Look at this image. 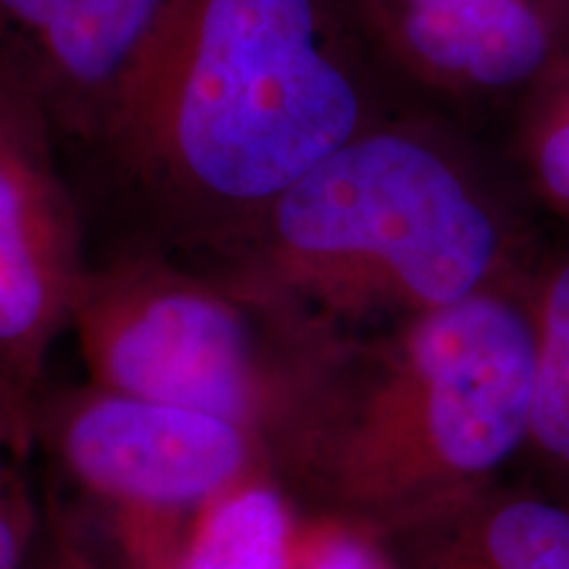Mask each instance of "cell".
<instances>
[{
	"label": "cell",
	"mask_w": 569,
	"mask_h": 569,
	"mask_svg": "<svg viewBox=\"0 0 569 569\" xmlns=\"http://www.w3.org/2000/svg\"><path fill=\"white\" fill-rule=\"evenodd\" d=\"M496 569H569V515L549 503L519 501L488 528Z\"/></svg>",
	"instance_id": "7c38bea8"
},
{
	"label": "cell",
	"mask_w": 569,
	"mask_h": 569,
	"mask_svg": "<svg viewBox=\"0 0 569 569\" xmlns=\"http://www.w3.org/2000/svg\"><path fill=\"white\" fill-rule=\"evenodd\" d=\"M538 322V382L530 432L569 465V261L549 274L532 303Z\"/></svg>",
	"instance_id": "8fae6325"
},
{
	"label": "cell",
	"mask_w": 569,
	"mask_h": 569,
	"mask_svg": "<svg viewBox=\"0 0 569 569\" xmlns=\"http://www.w3.org/2000/svg\"><path fill=\"white\" fill-rule=\"evenodd\" d=\"M290 569H382V565L359 538L330 536L293 557Z\"/></svg>",
	"instance_id": "5bb4252c"
},
{
	"label": "cell",
	"mask_w": 569,
	"mask_h": 569,
	"mask_svg": "<svg viewBox=\"0 0 569 569\" xmlns=\"http://www.w3.org/2000/svg\"><path fill=\"white\" fill-rule=\"evenodd\" d=\"M498 167L469 127L401 109L303 174L232 248L234 269L317 317L457 303L498 284L507 256Z\"/></svg>",
	"instance_id": "7a4b0ae2"
},
{
	"label": "cell",
	"mask_w": 569,
	"mask_h": 569,
	"mask_svg": "<svg viewBox=\"0 0 569 569\" xmlns=\"http://www.w3.org/2000/svg\"><path fill=\"white\" fill-rule=\"evenodd\" d=\"M401 109L348 0H182L98 153L180 238L230 253L319 161Z\"/></svg>",
	"instance_id": "6da1fadb"
},
{
	"label": "cell",
	"mask_w": 569,
	"mask_h": 569,
	"mask_svg": "<svg viewBox=\"0 0 569 569\" xmlns=\"http://www.w3.org/2000/svg\"><path fill=\"white\" fill-rule=\"evenodd\" d=\"M293 522L269 486L227 488L211 498L177 569H290Z\"/></svg>",
	"instance_id": "9c48e42d"
},
{
	"label": "cell",
	"mask_w": 569,
	"mask_h": 569,
	"mask_svg": "<svg viewBox=\"0 0 569 569\" xmlns=\"http://www.w3.org/2000/svg\"><path fill=\"white\" fill-rule=\"evenodd\" d=\"M396 390L415 398L427 457L451 475L501 465L530 432L538 382L536 309L498 284L411 317Z\"/></svg>",
	"instance_id": "277c9868"
},
{
	"label": "cell",
	"mask_w": 569,
	"mask_h": 569,
	"mask_svg": "<svg viewBox=\"0 0 569 569\" xmlns=\"http://www.w3.org/2000/svg\"><path fill=\"white\" fill-rule=\"evenodd\" d=\"M21 546H24V530H21L19 511L0 486V569L19 567Z\"/></svg>",
	"instance_id": "9a60e30c"
},
{
	"label": "cell",
	"mask_w": 569,
	"mask_h": 569,
	"mask_svg": "<svg viewBox=\"0 0 569 569\" xmlns=\"http://www.w3.org/2000/svg\"><path fill=\"white\" fill-rule=\"evenodd\" d=\"M71 322L111 393L238 425L327 346L322 317L267 282L159 261L88 272Z\"/></svg>",
	"instance_id": "3957f363"
},
{
	"label": "cell",
	"mask_w": 569,
	"mask_h": 569,
	"mask_svg": "<svg viewBox=\"0 0 569 569\" xmlns=\"http://www.w3.org/2000/svg\"><path fill=\"white\" fill-rule=\"evenodd\" d=\"M501 122L503 167L569 222V61L525 90Z\"/></svg>",
	"instance_id": "30bf717a"
},
{
	"label": "cell",
	"mask_w": 569,
	"mask_h": 569,
	"mask_svg": "<svg viewBox=\"0 0 569 569\" xmlns=\"http://www.w3.org/2000/svg\"><path fill=\"white\" fill-rule=\"evenodd\" d=\"M182 0H69L27 80L59 140L98 148Z\"/></svg>",
	"instance_id": "ba28073f"
},
{
	"label": "cell",
	"mask_w": 569,
	"mask_h": 569,
	"mask_svg": "<svg viewBox=\"0 0 569 569\" xmlns=\"http://www.w3.org/2000/svg\"><path fill=\"white\" fill-rule=\"evenodd\" d=\"M69 0H0V63L27 74Z\"/></svg>",
	"instance_id": "4fadbf2b"
},
{
	"label": "cell",
	"mask_w": 569,
	"mask_h": 569,
	"mask_svg": "<svg viewBox=\"0 0 569 569\" xmlns=\"http://www.w3.org/2000/svg\"><path fill=\"white\" fill-rule=\"evenodd\" d=\"M88 272L59 163V132L38 90L0 63V386L30 388Z\"/></svg>",
	"instance_id": "8992f818"
},
{
	"label": "cell",
	"mask_w": 569,
	"mask_h": 569,
	"mask_svg": "<svg viewBox=\"0 0 569 569\" xmlns=\"http://www.w3.org/2000/svg\"><path fill=\"white\" fill-rule=\"evenodd\" d=\"M61 448L98 493L153 509L211 501L232 488L248 461L243 425L122 393L71 417Z\"/></svg>",
	"instance_id": "52a82bcc"
},
{
	"label": "cell",
	"mask_w": 569,
	"mask_h": 569,
	"mask_svg": "<svg viewBox=\"0 0 569 569\" xmlns=\"http://www.w3.org/2000/svg\"><path fill=\"white\" fill-rule=\"evenodd\" d=\"M377 61L417 109L461 127L503 119L569 61V0H348Z\"/></svg>",
	"instance_id": "5b68a950"
}]
</instances>
